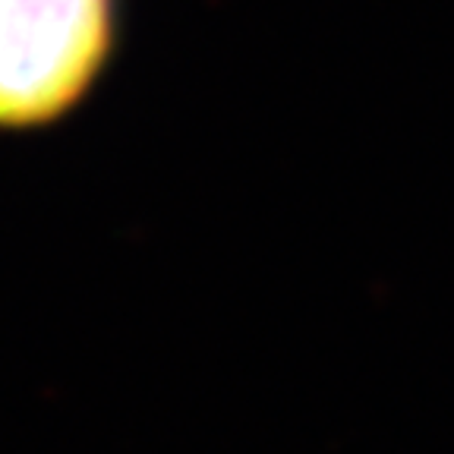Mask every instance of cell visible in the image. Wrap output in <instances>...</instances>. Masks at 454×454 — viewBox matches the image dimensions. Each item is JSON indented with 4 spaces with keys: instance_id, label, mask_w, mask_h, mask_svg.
Instances as JSON below:
<instances>
[{
    "instance_id": "obj_1",
    "label": "cell",
    "mask_w": 454,
    "mask_h": 454,
    "mask_svg": "<svg viewBox=\"0 0 454 454\" xmlns=\"http://www.w3.org/2000/svg\"><path fill=\"white\" fill-rule=\"evenodd\" d=\"M123 0H0V129L73 114L111 70Z\"/></svg>"
}]
</instances>
